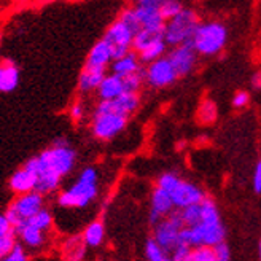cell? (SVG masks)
Returning <instances> with one entry per match:
<instances>
[{"instance_id":"6da1fadb","label":"cell","mask_w":261,"mask_h":261,"mask_svg":"<svg viewBox=\"0 0 261 261\" xmlns=\"http://www.w3.org/2000/svg\"><path fill=\"white\" fill-rule=\"evenodd\" d=\"M76 163V151L65 137H56L51 147L24 163V167L37 177L35 191L42 196L55 193L62 177L69 175Z\"/></svg>"},{"instance_id":"7a4b0ae2","label":"cell","mask_w":261,"mask_h":261,"mask_svg":"<svg viewBox=\"0 0 261 261\" xmlns=\"http://www.w3.org/2000/svg\"><path fill=\"white\" fill-rule=\"evenodd\" d=\"M228 43V28L220 21H201L191 46L199 56H217Z\"/></svg>"},{"instance_id":"3957f363","label":"cell","mask_w":261,"mask_h":261,"mask_svg":"<svg viewBox=\"0 0 261 261\" xmlns=\"http://www.w3.org/2000/svg\"><path fill=\"white\" fill-rule=\"evenodd\" d=\"M201 22V18L198 11L185 7L178 15L172 19L166 21L164 24V42L167 46H180V45H188L193 40V35L198 29Z\"/></svg>"},{"instance_id":"277c9868","label":"cell","mask_w":261,"mask_h":261,"mask_svg":"<svg viewBox=\"0 0 261 261\" xmlns=\"http://www.w3.org/2000/svg\"><path fill=\"white\" fill-rule=\"evenodd\" d=\"M181 244H185L191 249H198V247H217L218 244L225 242L226 239V228L223 221H215V223H204L201 221L199 225L184 228L181 231Z\"/></svg>"},{"instance_id":"5b68a950","label":"cell","mask_w":261,"mask_h":261,"mask_svg":"<svg viewBox=\"0 0 261 261\" xmlns=\"http://www.w3.org/2000/svg\"><path fill=\"white\" fill-rule=\"evenodd\" d=\"M45 196L38 194L35 191L18 196L16 199H13V202L8 205L5 217L11 223L13 228H16L18 225H21L22 221L32 218L34 215H37L38 212L45 208Z\"/></svg>"},{"instance_id":"8992f818","label":"cell","mask_w":261,"mask_h":261,"mask_svg":"<svg viewBox=\"0 0 261 261\" xmlns=\"http://www.w3.org/2000/svg\"><path fill=\"white\" fill-rule=\"evenodd\" d=\"M184 228L185 225H184V220L180 217V211H174L171 215L161 220L160 223L154 226L153 239L166 253H171L175 247L181 244L180 236Z\"/></svg>"},{"instance_id":"52a82bcc","label":"cell","mask_w":261,"mask_h":261,"mask_svg":"<svg viewBox=\"0 0 261 261\" xmlns=\"http://www.w3.org/2000/svg\"><path fill=\"white\" fill-rule=\"evenodd\" d=\"M97 194L99 188L96 184L76 180L72 187L58 196V204L62 208H85L97 198Z\"/></svg>"},{"instance_id":"ba28073f","label":"cell","mask_w":261,"mask_h":261,"mask_svg":"<svg viewBox=\"0 0 261 261\" xmlns=\"http://www.w3.org/2000/svg\"><path fill=\"white\" fill-rule=\"evenodd\" d=\"M103 40H106L110 48H112V55H113V61L115 59H120L123 56H126L127 53L133 51V42H134V34L129 28L115 19L110 25L109 29L103 34Z\"/></svg>"},{"instance_id":"9c48e42d","label":"cell","mask_w":261,"mask_h":261,"mask_svg":"<svg viewBox=\"0 0 261 261\" xmlns=\"http://www.w3.org/2000/svg\"><path fill=\"white\" fill-rule=\"evenodd\" d=\"M139 106H140V96L139 94L124 93L113 100H99L97 106L94 107L93 116L118 115V116H123V118L129 120V116L139 109Z\"/></svg>"},{"instance_id":"30bf717a","label":"cell","mask_w":261,"mask_h":261,"mask_svg":"<svg viewBox=\"0 0 261 261\" xmlns=\"http://www.w3.org/2000/svg\"><path fill=\"white\" fill-rule=\"evenodd\" d=\"M177 73L167 58H161L145 67V83L151 88H166L175 83Z\"/></svg>"},{"instance_id":"8fae6325","label":"cell","mask_w":261,"mask_h":261,"mask_svg":"<svg viewBox=\"0 0 261 261\" xmlns=\"http://www.w3.org/2000/svg\"><path fill=\"white\" fill-rule=\"evenodd\" d=\"M161 0H140L134 5L136 16L142 29L163 31L166 21L161 16Z\"/></svg>"},{"instance_id":"7c38bea8","label":"cell","mask_w":261,"mask_h":261,"mask_svg":"<svg viewBox=\"0 0 261 261\" xmlns=\"http://www.w3.org/2000/svg\"><path fill=\"white\" fill-rule=\"evenodd\" d=\"M166 58L172 64V67L178 78L191 73L196 67V64H198V53L194 51L191 43L171 48L167 51Z\"/></svg>"},{"instance_id":"4fadbf2b","label":"cell","mask_w":261,"mask_h":261,"mask_svg":"<svg viewBox=\"0 0 261 261\" xmlns=\"http://www.w3.org/2000/svg\"><path fill=\"white\" fill-rule=\"evenodd\" d=\"M175 211H184L187 207L198 205L205 199V193L199 185L193 184L190 180H180L177 188L171 193Z\"/></svg>"},{"instance_id":"5bb4252c","label":"cell","mask_w":261,"mask_h":261,"mask_svg":"<svg viewBox=\"0 0 261 261\" xmlns=\"http://www.w3.org/2000/svg\"><path fill=\"white\" fill-rule=\"evenodd\" d=\"M127 118L118 115H97L93 116L91 121V129H93L94 137L99 140H112L118 136L126 127Z\"/></svg>"},{"instance_id":"9a60e30c","label":"cell","mask_w":261,"mask_h":261,"mask_svg":"<svg viewBox=\"0 0 261 261\" xmlns=\"http://www.w3.org/2000/svg\"><path fill=\"white\" fill-rule=\"evenodd\" d=\"M174 211H175V207H174L171 194L154 187V190L151 191V198H150V212H148L150 223L156 226L161 220L169 217Z\"/></svg>"},{"instance_id":"2e32d148","label":"cell","mask_w":261,"mask_h":261,"mask_svg":"<svg viewBox=\"0 0 261 261\" xmlns=\"http://www.w3.org/2000/svg\"><path fill=\"white\" fill-rule=\"evenodd\" d=\"M113 62V55H112V48L110 45L100 38L94 46L89 49V55L85 62V69H100V70H107Z\"/></svg>"},{"instance_id":"e0dca14e","label":"cell","mask_w":261,"mask_h":261,"mask_svg":"<svg viewBox=\"0 0 261 261\" xmlns=\"http://www.w3.org/2000/svg\"><path fill=\"white\" fill-rule=\"evenodd\" d=\"M37 187V177L32 171L25 169L24 166L10 177V188L13 193H16L19 196L28 194L35 191Z\"/></svg>"},{"instance_id":"ac0fdd59","label":"cell","mask_w":261,"mask_h":261,"mask_svg":"<svg viewBox=\"0 0 261 261\" xmlns=\"http://www.w3.org/2000/svg\"><path fill=\"white\" fill-rule=\"evenodd\" d=\"M15 234H16V239L21 241V245L24 247H29L32 250H38L46 244V234L38 231L29 225L21 223L15 228Z\"/></svg>"},{"instance_id":"d6986e66","label":"cell","mask_w":261,"mask_h":261,"mask_svg":"<svg viewBox=\"0 0 261 261\" xmlns=\"http://www.w3.org/2000/svg\"><path fill=\"white\" fill-rule=\"evenodd\" d=\"M96 93H97L99 100H113L116 97H120L121 94L126 93L123 78L113 73H107Z\"/></svg>"},{"instance_id":"ffe728a7","label":"cell","mask_w":261,"mask_h":261,"mask_svg":"<svg viewBox=\"0 0 261 261\" xmlns=\"http://www.w3.org/2000/svg\"><path fill=\"white\" fill-rule=\"evenodd\" d=\"M110 73L113 75H118L121 78H126V76H130L137 72L142 70V62L139 59V55L134 53V51H130L126 56L120 58V59H115L110 65Z\"/></svg>"},{"instance_id":"44dd1931","label":"cell","mask_w":261,"mask_h":261,"mask_svg":"<svg viewBox=\"0 0 261 261\" xmlns=\"http://www.w3.org/2000/svg\"><path fill=\"white\" fill-rule=\"evenodd\" d=\"M19 85V69L11 59L0 62V93H11Z\"/></svg>"},{"instance_id":"7402d4cb","label":"cell","mask_w":261,"mask_h":261,"mask_svg":"<svg viewBox=\"0 0 261 261\" xmlns=\"http://www.w3.org/2000/svg\"><path fill=\"white\" fill-rule=\"evenodd\" d=\"M107 70H100V69H83L78 78V91L83 94L91 93V91H97L100 86L102 80L106 78Z\"/></svg>"},{"instance_id":"603a6c76","label":"cell","mask_w":261,"mask_h":261,"mask_svg":"<svg viewBox=\"0 0 261 261\" xmlns=\"http://www.w3.org/2000/svg\"><path fill=\"white\" fill-rule=\"evenodd\" d=\"M82 238L86 244V247L89 249H96V247H100L106 241V225H103L102 220H94L85 228Z\"/></svg>"},{"instance_id":"cb8c5ba5","label":"cell","mask_w":261,"mask_h":261,"mask_svg":"<svg viewBox=\"0 0 261 261\" xmlns=\"http://www.w3.org/2000/svg\"><path fill=\"white\" fill-rule=\"evenodd\" d=\"M86 244L82 236H70L64 242V261H83L86 256Z\"/></svg>"},{"instance_id":"d4e9b609","label":"cell","mask_w":261,"mask_h":261,"mask_svg":"<svg viewBox=\"0 0 261 261\" xmlns=\"http://www.w3.org/2000/svg\"><path fill=\"white\" fill-rule=\"evenodd\" d=\"M164 31V29H163ZM163 31H151V29H140L134 35V42H133V51L137 55H140L142 51H145L148 46L153 43L164 40V32Z\"/></svg>"},{"instance_id":"484cf974","label":"cell","mask_w":261,"mask_h":261,"mask_svg":"<svg viewBox=\"0 0 261 261\" xmlns=\"http://www.w3.org/2000/svg\"><path fill=\"white\" fill-rule=\"evenodd\" d=\"M167 51H169V46L164 40H160V42H156L153 43L151 46H148L145 51H142V53L139 55V59L142 64H151L154 61H158L161 58H166L167 55Z\"/></svg>"},{"instance_id":"4316f807","label":"cell","mask_w":261,"mask_h":261,"mask_svg":"<svg viewBox=\"0 0 261 261\" xmlns=\"http://www.w3.org/2000/svg\"><path fill=\"white\" fill-rule=\"evenodd\" d=\"M22 223L29 225V226H32V228H35L38 231H42V232H46V231L51 229V226H53V215H51V212L48 211V208H42V211L38 212L37 215L22 221Z\"/></svg>"},{"instance_id":"83f0119b","label":"cell","mask_w":261,"mask_h":261,"mask_svg":"<svg viewBox=\"0 0 261 261\" xmlns=\"http://www.w3.org/2000/svg\"><path fill=\"white\" fill-rule=\"evenodd\" d=\"M180 217L184 220V225L187 228H191V226H196L201 223L202 220V208H201V204L198 205H191V207H187L184 211H180Z\"/></svg>"},{"instance_id":"f1b7e54d","label":"cell","mask_w":261,"mask_h":261,"mask_svg":"<svg viewBox=\"0 0 261 261\" xmlns=\"http://www.w3.org/2000/svg\"><path fill=\"white\" fill-rule=\"evenodd\" d=\"M198 120L202 124H211L217 120V106L211 99H205L198 109Z\"/></svg>"},{"instance_id":"f546056e","label":"cell","mask_w":261,"mask_h":261,"mask_svg":"<svg viewBox=\"0 0 261 261\" xmlns=\"http://www.w3.org/2000/svg\"><path fill=\"white\" fill-rule=\"evenodd\" d=\"M118 21H121L126 28H129L130 31H133V34L136 35L142 28H140V24H139V19L136 16V11H134V7H126L120 11V15L118 18H116Z\"/></svg>"},{"instance_id":"4dcf8cb0","label":"cell","mask_w":261,"mask_h":261,"mask_svg":"<svg viewBox=\"0 0 261 261\" xmlns=\"http://www.w3.org/2000/svg\"><path fill=\"white\" fill-rule=\"evenodd\" d=\"M124 82V91L126 93H130V94H139L140 88L145 83V69H142L140 72L130 75V76H126L123 78Z\"/></svg>"},{"instance_id":"1f68e13d","label":"cell","mask_w":261,"mask_h":261,"mask_svg":"<svg viewBox=\"0 0 261 261\" xmlns=\"http://www.w3.org/2000/svg\"><path fill=\"white\" fill-rule=\"evenodd\" d=\"M185 8V5L178 2V0H161V7H160V11H161V16L164 21H169L175 18L178 13Z\"/></svg>"},{"instance_id":"d6a6232c","label":"cell","mask_w":261,"mask_h":261,"mask_svg":"<svg viewBox=\"0 0 261 261\" xmlns=\"http://www.w3.org/2000/svg\"><path fill=\"white\" fill-rule=\"evenodd\" d=\"M180 177L175 174V172H164L158 177V181H156V188H160V190H164L166 193L171 194L177 185L180 184Z\"/></svg>"},{"instance_id":"836d02e7","label":"cell","mask_w":261,"mask_h":261,"mask_svg":"<svg viewBox=\"0 0 261 261\" xmlns=\"http://www.w3.org/2000/svg\"><path fill=\"white\" fill-rule=\"evenodd\" d=\"M166 255H169V253H166L161 247L156 244V241L153 238H150L145 242V258H147V261H160Z\"/></svg>"},{"instance_id":"e575fe53","label":"cell","mask_w":261,"mask_h":261,"mask_svg":"<svg viewBox=\"0 0 261 261\" xmlns=\"http://www.w3.org/2000/svg\"><path fill=\"white\" fill-rule=\"evenodd\" d=\"M191 261H218L215 256V252L211 247H198L191 250Z\"/></svg>"},{"instance_id":"d590c367","label":"cell","mask_w":261,"mask_h":261,"mask_svg":"<svg viewBox=\"0 0 261 261\" xmlns=\"http://www.w3.org/2000/svg\"><path fill=\"white\" fill-rule=\"evenodd\" d=\"M16 242V234H8V236H0V259L5 258L15 247Z\"/></svg>"},{"instance_id":"8d00e7d4","label":"cell","mask_w":261,"mask_h":261,"mask_svg":"<svg viewBox=\"0 0 261 261\" xmlns=\"http://www.w3.org/2000/svg\"><path fill=\"white\" fill-rule=\"evenodd\" d=\"M0 261H28V253H25L24 247L21 244H16L13 247V250Z\"/></svg>"},{"instance_id":"74e56055","label":"cell","mask_w":261,"mask_h":261,"mask_svg":"<svg viewBox=\"0 0 261 261\" xmlns=\"http://www.w3.org/2000/svg\"><path fill=\"white\" fill-rule=\"evenodd\" d=\"M191 247H188V245H185V244H180L178 247H175V249L169 253L171 255V258L174 259V261H187L188 258H190V255H191Z\"/></svg>"},{"instance_id":"f35d334b","label":"cell","mask_w":261,"mask_h":261,"mask_svg":"<svg viewBox=\"0 0 261 261\" xmlns=\"http://www.w3.org/2000/svg\"><path fill=\"white\" fill-rule=\"evenodd\" d=\"M78 180L86 181V184H96V185H97L99 174H97V171H96V167H93V166L85 167L83 171L80 172V175H78Z\"/></svg>"},{"instance_id":"ab89813d","label":"cell","mask_w":261,"mask_h":261,"mask_svg":"<svg viewBox=\"0 0 261 261\" xmlns=\"http://www.w3.org/2000/svg\"><path fill=\"white\" fill-rule=\"evenodd\" d=\"M85 115H86V109H85V103L82 100H75L72 103V107H70V118L78 123V121H82L85 118Z\"/></svg>"},{"instance_id":"60d3db41","label":"cell","mask_w":261,"mask_h":261,"mask_svg":"<svg viewBox=\"0 0 261 261\" xmlns=\"http://www.w3.org/2000/svg\"><path fill=\"white\" fill-rule=\"evenodd\" d=\"M250 103V94L247 91H238L232 97V107L236 109H244Z\"/></svg>"},{"instance_id":"b9f144b4","label":"cell","mask_w":261,"mask_h":261,"mask_svg":"<svg viewBox=\"0 0 261 261\" xmlns=\"http://www.w3.org/2000/svg\"><path fill=\"white\" fill-rule=\"evenodd\" d=\"M214 252L218 261H231V249L226 242H221L217 247H214Z\"/></svg>"},{"instance_id":"7bdbcfd3","label":"cell","mask_w":261,"mask_h":261,"mask_svg":"<svg viewBox=\"0 0 261 261\" xmlns=\"http://www.w3.org/2000/svg\"><path fill=\"white\" fill-rule=\"evenodd\" d=\"M252 187L255 193H261V160L256 163L255 169H253V177H252Z\"/></svg>"},{"instance_id":"ee69618b","label":"cell","mask_w":261,"mask_h":261,"mask_svg":"<svg viewBox=\"0 0 261 261\" xmlns=\"http://www.w3.org/2000/svg\"><path fill=\"white\" fill-rule=\"evenodd\" d=\"M8 234H15V228L7 220L5 214H0V236H8Z\"/></svg>"},{"instance_id":"f6af8a7d","label":"cell","mask_w":261,"mask_h":261,"mask_svg":"<svg viewBox=\"0 0 261 261\" xmlns=\"http://www.w3.org/2000/svg\"><path fill=\"white\" fill-rule=\"evenodd\" d=\"M252 86L255 89H261V70H258L252 75Z\"/></svg>"},{"instance_id":"bcb514c9","label":"cell","mask_w":261,"mask_h":261,"mask_svg":"<svg viewBox=\"0 0 261 261\" xmlns=\"http://www.w3.org/2000/svg\"><path fill=\"white\" fill-rule=\"evenodd\" d=\"M258 259L261 261V239H259V242H258Z\"/></svg>"},{"instance_id":"7dc6e473","label":"cell","mask_w":261,"mask_h":261,"mask_svg":"<svg viewBox=\"0 0 261 261\" xmlns=\"http://www.w3.org/2000/svg\"><path fill=\"white\" fill-rule=\"evenodd\" d=\"M160 261H174V259L171 258V255H166V256H164L163 259H160Z\"/></svg>"},{"instance_id":"c3c4849f","label":"cell","mask_w":261,"mask_h":261,"mask_svg":"<svg viewBox=\"0 0 261 261\" xmlns=\"http://www.w3.org/2000/svg\"><path fill=\"white\" fill-rule=\"evenodd\" d=\"M190 256H191V255H190ZM187 261H191V259H190V258H188V259H187Z\"/></svg>"}]
</instances>
